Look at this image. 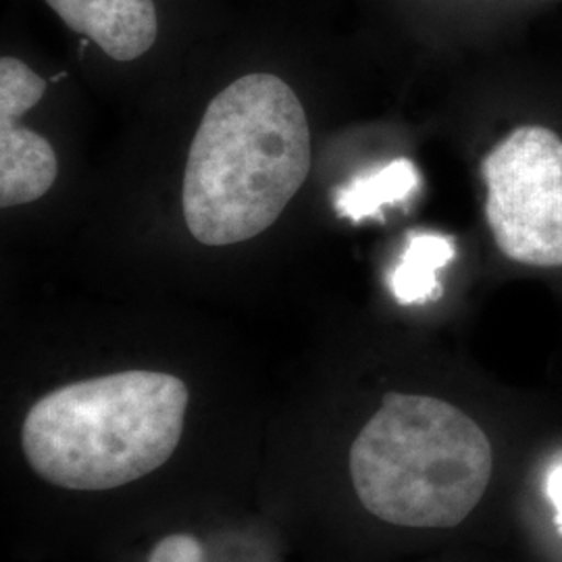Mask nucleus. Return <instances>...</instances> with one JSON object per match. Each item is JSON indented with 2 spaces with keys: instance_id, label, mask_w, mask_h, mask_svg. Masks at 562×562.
Here are the masks:
<instances>
[{
  "instance_id": "9d476101",
  "label": "nucleus",
  "mask_w": 562,
  "mask_h": 562,
  "mask_svg": "<svg viewBox=\"0 0 562 562\" xmlns=\"http://www.w3.org/2000/svg\"><path fill=\"white\" fill-rule=\"evenodd\" d=\"M546 494H548V501L554 504V510H557L554 519H557L559 531L562 533V462L550 469L548 480H546Z\"/></svg>"
},
{
  "instance_id": "0eeeda50",
  "label": "nucleus",
  "mask_w": 562,
  "mask_h": 562,
  "mask_svg": "<svg viewBox=\"0 0 562 562\" xmlns=\"http://www.w3.org/2000/svg\"><path fill=\"white\" fill-rule=\"evenodd\" d=\"M457 246L448 236L422 232L413 234L396 267L390 273V290L398 304H425L442 294L440 271L454 261Z\"/></svg>"
},
{
  "instance_id": "f257e3e1",
  "label": "nucleus",
  "mask_w": 562,
  "mask_h": 562,
  "mask_svg": "<svg viewBox=\"0 0 562 562\" xmlns=\"http://www.w3.org/2000/svg\"><path fill=\"white\" fill-rule=\"evenodd\" d=\"M311 169L296 92L271 74L229 83L204 111L183 176V217L206 246L250 240L280 220Z\"/></svg>"
},
{
  "instance_id": "1a4fd4ad",
  "label": "nucleus",
  "mask_w": 562,
  "mask_h": 562,
  "mask_svg": "<svg viewBox=\"0 0 562 562\" xmlns=\"http://www.w3.org/2000/svg\"><path fill=\"white\" fill-rule=\"evenodd\" d=\"M148 562H204V548L188 533H173L153 548Z\"/></svg>"
},
{
  "instance_id": "423d86ee",
  "label": "nucleus",
  "mask_w": 562,
  "mask_h": 562,
  "mask_svg": "<svg viewBox=\"0 0 562 562\" xmlns=\"http://www.w3.org/2000/svg\"><path fill=\"white\" fill-rule=\"evenodd\" d=\"M60 21L115 60L140 59L159 36L155 0H44Z\"/></svg>"
},
{
  "instance_id": "6e6552de",
  "label": "nucleus",
  "mask_w": 562,
  "mask_h": 562,
  "mask_svg": "<svg viewBox=\"0 0 562 562\" xmlns=\"http://www.w3.org/2000/svg\"><path fill=\"white\" fill-rule=\"evenodd\" d=\"M419 186L422 176L413 161L396 159L344 183L334 202L340 217L357 223L380 215L385 206L408 201Z\"/></svg>"
},
{
  "instance_id": "7ed1b4c3",
  "label": "nucleus",
  "mask_w": 562,
  "mask_h": 562,
  "mask_svg": "<svg viewBox=\"0 0 562 562\" xmlns=\"http://www.w3.org/2000/svg\"><path fill=\"white\" fill-rule=\"evenodd\" d=\"M494 450L482 427L450 402L390 392L350 446V480L378 519L450 529L482 503Z\"/></svg>"
},
{
  "instance_id": "20e7f679",
  "label": "nucleus",
  "mask_w": 562,
  "mask_h": 562,
  "mask_svg": "<svg viewBox=\"0 0 562 562\" xmlns=\"http://www.w3.org/2000/svg\"><path fill=\"white\" fill-rule=\"evenodd\" d=\"M485 220L510 261L562 267V140L542 125L510 132L482 162Z\"/></svg>"
},
{
  "instance_id": "f03ea898",
  "label": "nucleus",
  "mask_w": 562,
  "mask_h": 562,
  "mask_svg": "<svg viewBox=\"0 0 562 562\" xmlns=\"http://www.w3.org/2000/svg\"><path fill=\"white\" fill-rule=\"evenodd\" d=\"M188 402L186 383L159 371L67 383L25 415L23 454L44 482L76 492L115 490L173 457Z\"/></svg>"
},
{
  "instance_id": "39448f33",
  "label": "nucleus",
  "mask_w": 562,
  "mask_h": 562,
  "mask_svg": "<svg viewBox=\"0 0 562 562\" xmlns=\"http://www.w3.org/2000/svg\"><path fill=\"white\" fill-rule=\"evenodd\" d=\"M44 80L15 57L0 60V204L38 201L57 180L59 162L41 134L15 120L44 97Z\"/></svg>"
}]
</instances>
